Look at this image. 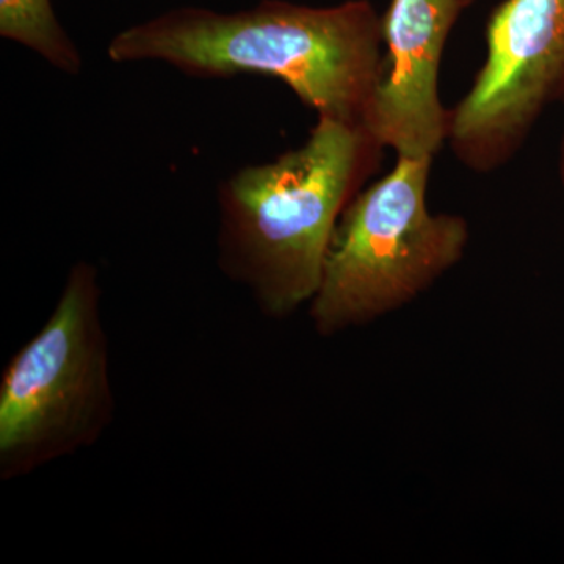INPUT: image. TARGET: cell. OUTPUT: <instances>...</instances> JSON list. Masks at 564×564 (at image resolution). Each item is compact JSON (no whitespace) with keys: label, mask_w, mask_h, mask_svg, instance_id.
<instances>
[{"label":"cell","mask_w":564,"mask_h":564,"mask_svg":"<svg viewBox=\"0 0 564 564\" xmlns=\"http://www.w3.org/2000/svg\"><path fill=\"white\" fill-rule=\"evenodd\" d=\"M383 46L381 17L369 0L333 7L262 0L232 13L166 11L117 33L107 55L115 63H165L199 79L265 74L318 118L366 126L383 79Z\"/></svg>","instance_id":"cell-1"},{"label":"cell","mask_w":564,"mask_h":564,"mask_svg":"<svg viewBox=\"0 0 564 564\" xmlns=\"http://www.w3.org/2000/svg\"><path fill=\"white\" fill-rule=\"evenodd\" d=\"M383 150L366 126L318 118L302 147L221 182L218 267L263 314L289 317L314 299L337 223Z\"/></svg>","instance_id":"cell-2"},{"label":"cell","mask_w":564,"mask_h":564,"mask_svg":"<svg viewBox=\"0 0 564 564\" xmlns=\"http://www.w3.org/2000/svg\"><path fill=\"white\" fill-rule=\"evenodd\" d=\"M433 159L397 155L391 172L364 187L344 210L310 303L321 336L406 306L462 261L469 225L462 215L429 207Z\"/></svg>","instance_id":"cell-3"},{"label":"cell","mask_w":564,"mask_h":564,"mask_svg":"<svg viewBox=\"0 0 564 564\" xmlns=\"http://www.w3.org/2000/svg\"><path fill=\"white\" fill-rule=\"evenodd\" d=\"M98 270L77 262L43 328L0 380L3 481L91 447L113 421Z\"/></svg>","instance_id":"cell-4"},{"label":"cell","mask_w":564,"mask_h":564,"mask_svg":"<svg viewBox=\"0 0 564 564\" xmlns=\"http://www.w3.org/2000/svg\"><path fill=\"white\" fill-rule=\"evenodd\" d=\"M564 107V0H503L486 24V58L451 109L458 162L488 174L513 161L534 126Z\"/></svg>","instance_id":"cell-5"},{"label":"cell","mask_w":564,"mask_h":564,"mask_svg":"<svg viewBox=\"0 0 564 564\" xmlns=\"http://www.w3.org/2000/svg\"><path fill=\"white\" fill-rule=\"evenodd\" d=\"M467 0H391L384 17V74L366 126L397 155L436 158L448 140L451 109L440 96L448 36Z\"/></svg>","instance_id":"cell-6"},{"label":"cell","mask_w":564,"mask_h":564,"mask_svg":"<svg viewBox=\"0 0 564 564\" xmlns=\"http://www.w3.org/2000/svg\"><path fill=\"white\" fill-rule=\"evenodd\" d=\"M0 35L69 76H77L84 66L80 51L63 29L51 0H0Z\"/></svg>","instance_id":"cell-7"},{"label":"cell","mask_w":564,"mask_h":564,"mask_svg":"<svg viewBox=\"0 0 564 564\" xmlns=\"http://www.w3.org/2000/svg\"><path fill=\"white\" fill-rule=\"evenodd\" d=\"M558 176H560V184H562V188H563V193H564V131H563V135H562V141H560Z\"/></svg>","instance_id":"cell-8"},{"label":"cell","mask_w":564,"mask_h":564,"mask_svg":"<svg viewBox=\"0 0 564 564\" xmlns=\"http://www.w3.org/2000/svg\"><path fill=\"white\" fill-rule=\"evenodd\" d=\"M473 2H474V0H467V3H469V6H470V3H473Z\"/></svg>","instance_id":"cell-9"}]
</instances>
